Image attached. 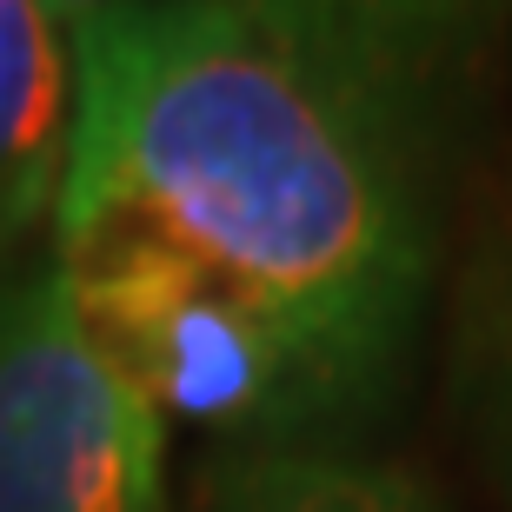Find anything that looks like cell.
<instances>
[{
	"label": "cell",
	"instance_id": "cell-1",
	"mask_svg": "<svg viewBox=\"0 0 512 512\" xmlns=\"http://www.w3.org/2000/svg\"><path fill=\"white\" fill-rule=\"evenodd\" d=\"M67 47L74 133L47 233L160 227L273 306L366 413L433 280L406 140L240 0H127Z\"/></svg>",
	"mask_w": 512,
	"mask_h": 512
},
{
	"label": "cell",
	"instance_id": "cell-2",
	"mask_svg": "<svg viewBox=\"0 0 512 512\" xmlns=\"http://www.w3.org/2000/svg\"><path fill=\"white\" fill-rule=\"evenodd\" d=\"M54 273L87 340L153 413L227 439V453L333 446L360 419L353 393L273 306L147 220H100L54 240Z\"/></svg>",
	"mask_w": 512,
	"mask_h": 512
},
{
	"label": "cell",
	"instance_id": "cell-3",
	"mask_svg": "<svg viewBox=\"0 0 512 512\" xmlns=\"http://www.w3.org/2000/svg\"><path fill=\"white\" fill-rule=\"evenodd\" d=\"M0 512H167V419L54 266L0 273Z\"/></svg>",
	"mask_w": 512,
	"mask_h": 512
},
{
	"label": "cell",
	"instance_id": "cell-4",
	"mask_svg": "<svg viewBox=\"0 0 512 512\" xmlns=\"http://www.w3.org/2000/svg\"><path fill=\"white\" fill-rule=\"evenodd\" d=\"M273 34L333 67L426 160L473 100L512 0H240Z\"/></svg>",
	"mask_w": 512,
	"mask_h": 512
},
{
	"label": "cell",
	"instance_id": "cell-5",
	"mask_svg": "<svg viewBox=\"0 0 512 512\" xmlns=\"http://www.w3.org/2000/svg\"><path fill=\"white\" fill-rule=\"evenodd\" d=\"M74 133V47L47 0H0V273L54 227Z\"/></svg>",
	"mask_w": 512,
	"mask_h": 512
},
{
	"label": "cell",
	"instance_id": "cell-6",
	"mask_svg": "<svg viewBox=\"0 0 512 512\" xmlns=\"http://www.w3.org/2000/svg\"><path fill=\"white\" fill-rule=\"evenodd\" d=\"M200 512H446L406 466L346 446H266L220 453L200 486Z\"/></svg>",
	"mask_w": 512,
	"mask_h": 512
},
{
	"label": "cell",
	"instance_id": "cell-7",
	"mask_svg": "<svg viewBox=\"0 0 512 512\" xmlns=\"http://www.w3.org/2000/svg\"><path fill=\"white\" fill-rule=\"evenodd\" d=\"M466 413L473 439L486 453L499 499L512 512V280H499L473 313V340H466Z\"/></svg>",
	"mask_w": 512,
	"mask_h": 512
},
{
	"label": "cell",
	"instance_id": "cell-8",
	"mask_svg": "<svg viewBox=\"0 0 512 512\" xmlns=\"http://www.w3.org/2000/svg\"><path fill=\"white\" fill-rule=\"evenodd\" d=\"M114 7H127V0H47V14L60 20V34L74 40L80 27H94V20H107Z\"/></svg>",
	"mask_w": 512,
	"mask_h": 512
}]
</instances>
